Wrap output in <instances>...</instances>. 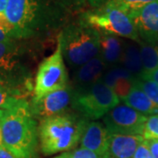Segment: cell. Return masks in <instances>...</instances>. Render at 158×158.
<instances>
[{"mask_svg": "<svg viewBox=\"0 0 158 158\" xmlns=\"http://www.w3.org/2000/svg\"><path fill=\"white\" fill-rule=\"evenodd\" d=\"M69 14L56 0H8L5 13L14 39L37 41L59 34Z\"/></svg>", "mask_w": 158, "mask_h": 158, "instance_id": "cell-1", "label": "cell"}, {"mask_svg": "<svg viewBox=\"0 0 158 158\" xmlns=\"http://www.w3.org/2000/svg\"><path fill=\"white\" fill-rule=\"evenodd\" d=\"M37 40L0 42V87L34 93L33 69L40 48Z\"/></svg>", "mask_w": 158, "mask_h": 158, "instance_id": "cell-2", "label": "cell"}, {"mask_svg": "<svg viewBox=\"0 0 158 158\" xmlns=\"http://www.w3.org/2000/svg\"><path fill=\"white\" fill-rule=\"evenodd\" d=\"M2 143L19 158H35L39 145V126L29 102L5 110L0 119Z\"/></svg>", "mask_w": 158, "mask_h": 158, "instance_id": "cell-3", "label": "cell"}, {"mask_svg": "<svg viewBox=\"0 0 158 158\" xmlns=\"http://www.w3.org/2000/svg\"><path fill=\"white\" fill-rule=\"evenodd\" d=\"M87 118L76 113H65L40 121L39 141L45 156L68 152L80 142Z\"/></svg>", "mask_w": 158, "mask_h": 158, "instance_id": "cell-4", "label": "cell"}, {"mask_svg": "<svg viewBox=\"0 0 158 158\" xmlns=\"http://www.w3.org/2000/svg\"><path fill=\"white\" fill-rule=\"evenodd\" d=\"M64 61L73 69L79 68L99 55L100 33L77 19L69 22L57 34Z\"/></svg>", "mask_w": 158, "mask_h": 158, "instance_id": "cell-5", "label": "cell"}, {"mask_svg": "<svg viewBox=\"0 0 158 158\" xmlns=\"http://www.w3.org/2000/svg\"><path fill=\"white\" fill-rule=\"evenodd\" d=\"M78 19L99 32L126 38L136 43L141 41L129 14L109 4L99 8L83 11Z\"/></svg>", "mask_w": 158, "mask_h": 158, "instance_id": "cell-6", "label": "cell"}, {"mask_svg": "<svg viewBox=\"0 0 158 158\" xmlns=\"http://www.w3.org/2000/svg\"><path fill=\"white\" fill-rule=\"evenodd\" d=\"M119 98L110 87L99 81L84 90H74L71 106L88 120H97L119 104Z\"/></svg>", "mask_w": 158, "mask_h": 158, "instance_id": "cell-7", "label": "cell"}, {"mask_svg": "<svg viewBox=\"0 0 158 158\" xmlns=\"http://www.w3.org/2000/svg\"><path fill=\"white\" fill-rule=\"evenodd\" d=\"M68 85V71L62 56L61 44L56 40V50L40 62L37 69L33 97L39 98Z\"/></svg>", "mask_w": 158, "mask_h": 158, "instance_id": "cell-8", "label": "cell"}, {"mask_svg": "<svg viewBox=\"0 0 158 158\" xmlns=\"http://www.w3.org/2000/svg\"><path fill=\"white\" fill-rule=\"evenodd\" d=\"M147 116L127 105L118 104L103 117V123L109 135H141Z\"/></svg>", "mask_w": 158, "mask_h": 158, "instance_id": "cell-9", "label": "cell"}, {"mask_svg": "<svg viewBox=\"0 0 158 158\" xmlns=\"http://www.w3.org/2000/svg\"><path fill=\"white\" fill-rule=\"evenodd\" d=\"M73 95V88L69 85L63 89L52 91L39 98L33 97L29 101L30 112L40 121L65 113L69 105L71 106Z\"/></svg>", "mask_w": 158, "mask_h": 158, "instance_id": "cell-10", "label": "cell"}, {"mask_svg": "<svg viewBox=\"0 0 158 158\" xmlns=\"http://www.w3.org/2000/svg\"><path fill=\"white\" fill-rule=\"evenodd\" d=\"M129 15L141 41L158 45V0L130 12Z\"/></svg>", "mask_w": 158, "mask_h": 158, "instance_id": "cell-11", "label": "cell"}, {"mask_svg": "<svg viewBox=\"0 0 158 158\" xmlns=\"http://www.w3.org/2000/svg\"><path fill=\"white\" fill-rule=\"evenodd\" d=\"M107 67L98 55L95 58L74 69L72 88L74 90L86 89L101 80Z\"/></svg>", "mask_w": 158, "mask_h": 158, "instance_id": "cell-12", "label": "cell"}, {"mask_svg": "<svg viewBox=\"0 0 158 158\" xmlns=\"http://www.w3.org/2000/svg\"><path fill=\"white\" fill-rule=\"evenodd\" d=\"M109 133L99 121L90 120L86 124L80 140V147L104 156L108 148Z\"/></svg>", "mask_w": 158, "mask_h": 158, "instance_id": "cell-13", "label": "cell"}, {"mask_svg": "<svg viewBox=\"0 0 158 158\" xmlns=\"http://www.w3.org/2000/svg\"><path fill=\"white\" fill-rule=\"evenodd\" d=\"M143 140L141 135H110L107 150L103 158H133Z\"/></svg>", "mask_w": 158, "mask_h": 158, "instance_id": "cell-14", "label": "cell"}, {"mask_svg": "<svg viewBox=\"0 0 158 158\" xmlns=\"http://www.w3.org/2000/svg\"><path fill=\"white\" fill-rule=\"evenodd\" d=\"M100 33V52L99 56L106 67L119 65L123 55L124 40L113 34Z\"/></svg>", "mask_w": 158, "mask_h": 158, "instance_id": "cell-15", "label": "cell"}, {"mask_svg": "<svg viewBox=\"0 0 158 158\" xmlns=\"http://www.w3.org/2000/svg\"><path fill=\"white\" fill-rule=\"evenodd\" d=\"M121 101L143 115H158V106L153 103L143 90L135 85L129 94Z\"/></svg>", "mask_w": 158, "mask_h": 158, "instance_id": "cell-16", "label": "cell"}, {"mask_svg": "<svg viewBox=\"0 0 158 158\" xmlns=\"http://www.w3.org/2000/svg\"><path fill=\"white\" fill-rule=\"evenodd\" d=\"M127 71H129L135 77L139 78L142 75L143 68L141 62V52L139 44L134 43V41H125L123 48V55L120 64Z\"/></svg>", "mask_w": 158, "mask_h": 158, "instance_id": "cell-17", "label": "cell"}, {"mask_svg": "<svg viewBox=\"0 0 158 158\" xmlns=\"http://www.w3.org/2000/svg\"><path fill=\"white\" fill-rule=\"evenodd\" d=\"M30 94L20 90H10L0 87V110H8L28 103Z\"/></svg>", "mask_w": 158, "mask_h": 158, "instance_id": "cell-18", "label": "cell"}, {"mask_svg": "<svg viewBox=\"0 0 158 158\" xmlns=\"http://www.w3.org/2000/svg\"><path fill=\"white\" fill-rule=\"evenodd\" d=\"M138 44L140 47L141 62H142V68H143L142 75L151 72L152 70L157 69L158 45L148 44L141 40Z\"/></svg>", "mask_w": 158, "mask_h": 158, "instance_id": "cell-19", "label": "cell"}, {"mask_svg": "<svg viewBox=\"0 0 158 158\" xmlns=\"http://www.w3.org/2000/svg\"><path fill=\"white\" fill-rule=\"evenodd\" d=\"M119 78H136V77H135L129 71H127L121 65H116L108 68L106 70L105 74L103 75L100 81L112 89L113 85Z\"/></svg>", "mask_w": 158, "mask_h": 158, "instance_id": "cell-20", "label": "cell"}, {"mask_svg": "<svg viewBox=\"0 0 158 158\" xmlns=\"http://www.w3.org/2000/svg\"><path fill=\"white\" fill-rule=\"evenodd\" d=\"M155 1L156 0H112L108 4L127 11L129 14L130 12L140 10Z\"/></svg>", "mask_w": 158, "mask_h": 158, "instance_id": "cell-21", "label": "cell"}, {"mask_svg": "<svg viewBox=\"0 0 158 158\" xmlns=\"http://www.w3.org/2000/svg\"><path fill=\"white\" fill-rule=\"evenodd\" d=\"M135 85L143 90L150 100L158 106V85L148 79H136Z\"/></svg>", "mask_w": 158, "mask_h": 158, "instance_id": "cell-22", "label": "cell"}, {"mask_svg": "<svg viewBox=\"0 0 158 158\" xmlns=\"http://www.w3.org/2000/svg\"><path fill=\"white\" fill-rule=\"evenodd\" d=\"M142 137L144 140L158 139V115L148 116Z\"/></svg>", "mask_w": 158, "mask_h": 158, "instance_id": "cell-23", "label": "cell"}, {"mask_svg": "<svg viewBox=\"0 0 158 158\" xmlns=\"http://www.w3.org/2000/svg\"><path fill=\"white\" fill-rule=\"evenodd\" d=\"M59 5L70 14L82 11L87 6V0H56Z\"/></svg>", "mask_w": 158, "mask_h": 158, "instance_id": "cell-24", "label": "cell"}, {"mask_svg": "<svg viewBox=\"0 0 158 158\" xmlns=\"http://www.w3.org/2000/svg\"><path fill=\"white\" fill-rule=\"evenodd\" d=\"M71 158H103L102 156L84 148H78L69 152Z\"/></svg>", "mask_w": 158, "mask_h": 158, "instance_id": "cell-25", "label": "cell"}, {"mask_svg": "<svg viewBox=\"0 0 158 158\" xmlns=\"http://www.w3.org/2000/svg\"><path fill=\"white\" fill-rule=\"evenodd\" d=\"M133 158H154L152 154L150 152L149 148L148 147L147 143L145 142L144 140L137 147Z\"/></svg>", "mask_w": 158, "mask_h": 158, "instance_id": "cell-26", "label": "cell"}, {"mask_svg": "<svg viewBox=\"0 0 158 158\" xmlns=\"http://www.w3.org/2000/svg\"><path fill=\"white\" fill-rule=\"evenodd\" d=\"M147 143L148 147L149 148L150 152L152 154L153 157L158 158V139L152 140H144Z\"/></svg>", "mask_w": 158, "mask_h": 158, "instance_id": "cell-27", "label": "cell"}, {"mask_svg": "<svg viewBox=\"0 0 158 158\" xmlns=\"http://www.w3.org/2000/svg\"><path fill=\"white\" fill-rule=\"evenodd\" d=\"M112 0H87V6H90V9H96L107 5Z\"/></svg>", "mask_w": 158, "mask_h": 158, "instance_id": "cell-28", "label": "cell"}, {"mask_svg": "<svg viewBox=\"0 0 158 158\" xmlns=\"http://www.w3.org/2000/svg\"><path fill=\"white\" fill-rule=\"evenodd\" d=\"M139 78L148 79V80H150V81L156 83L158 85V68L152 70L151 72H148V73L142 75Z\"/></svg>", "mask_w": 158, "mask_h": 158, "instance_id": "cell-29", "label": "cell"}, {"mask_svg": "<svg viewBox=\"0 0 158 158\" xmlns=\"http://www.w3.org/2000/svg\"><path fill=\"white\" fill-rule=\"evenodd\" d=\"M0 158H19L9 151L3 144L0 145Z\"/></svg>", "mask_w": 158, "mask_h": 158, "instance_id": "cell-30", "label": "cell"}, {"mask_svg": "<svg viewBox=\"0 0 158 158\" xmlns=\"http://www.w3.org/2000/svg\"><path fill=\"white\" fill-rule=\"evenodd\" d=\"M13 39H11V37H9V35L6 34L5 31H3L0 28V42H8L11 41Z\"/></svg>", "mask_w": 158, "mask_h": 158, "instance_id": "cell-31", "label": "cell"}, {"mask_svg": "<svg viewBox=\"0 0 158 158\" xmlns=\"http://www.w3.org/2000/svg\"><path fill=\"white\" fill-rule=\"evenodd\" d=\"M7 4H8V0H0V15L6 13Z\"/></svg>", "mask_w": 158, "mask_h": 158, "instance_id": "cell-32", "label": "cell"}, {"mask_svg": "<svg viewBox=\"0 0 158 158\" xmlns=\"http://www.w3.org/2000/svg\"><path fill=\"white\" fill-rule=\"evenodd\" d=\"M53 158H71L70 157V155H69V152H65L62 153L61 155L57 156H55Z\"/></svg>", "mask_w": 158, "mask_h": 158, "instance_id": "cell-33", "label": "cell"}, {"mask_svg": "<svg viewBox=\"0 0 158 158\" xmlns=\"http://www.w3.org/2000/svg\"><path fill=\"white\" fill-rule=\"evenodd\" d=\"M2 134H1V127H0V145H2Z\"/></svg>", "mask_w": 158, "mask_h": 158, "instance_id": "cell-34", "label": "cell"}, {"mask_svg": "<svg viewBox=\"0 0 158 158\" xmlns=\"http://www.w3.org/2000/svg\"><path fill=\"white\" fill-rule=\"evenodd\" d=\"M4 111L5 110H0V119L2 118V116H3V113H4Z\"/></svg>", "mask_w": 158, "mask_h": 158, "instance_id": "cell-35", "label": "cell"}]
</instances>
